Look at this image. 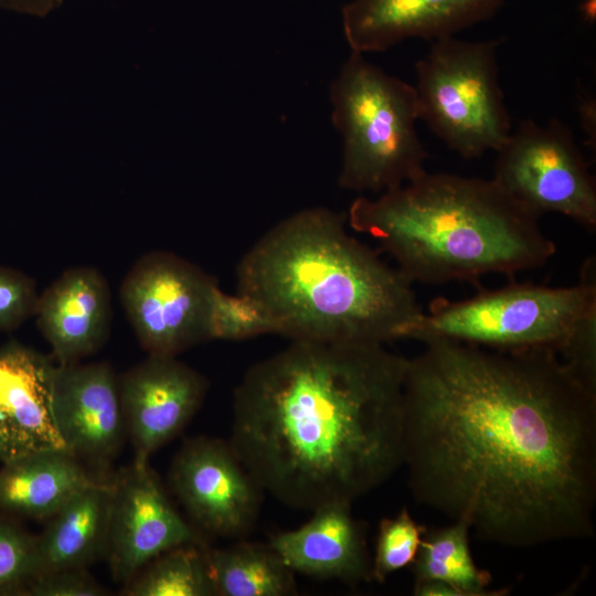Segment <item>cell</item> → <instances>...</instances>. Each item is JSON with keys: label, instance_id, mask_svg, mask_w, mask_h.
Returning a JSON list of instances; mask_svg holds the SVG:
<instances>
[{"label": "cell", "instance_id": "13", "mask_svg": "<svg viewBox=\"0 0 596 596\" xmlns=\"http://www.w3.org/2000/svg\"><path fill=\"white\" fill-rule=\"evenodd\" d=\"M53 412L66 449L103 465L127 434L118 377L108 362L56 364Z\"/></svg>", "mask_w": 596, "mask_h": 596}, {"label": "cell", "instance_id": "4", "mask_svg": "<svg viewBox=\"0 0 596 596\" xmlns=\"http://www.w3.org/2000/svg\"><path fill=\"white\" fill-rule=\"evenodd\" d=\"M345 215L412 284L514 276L545 265L556 251L540 216L492 179L425 171L376 198H356Z\"/></svg>", "mask_w": 596, "mask_h": 596}, {"label": "cell", "instance_id": "1", "mask_svg": "<svg viewBox=\"0 0 596 596\" xmlns=\"http://www.w3.org/2000/svg\"><path fill=\"white\" fill-rule=\"evenodd\" d=\"M423 343L404 379L413 497L508 546L590 538L596 392L551 350Z\"/></svg>", "mask_w": 596, "mask_h": 596}, {"label": "cell", "instance_id": "23", "mask_svg": "<svg viewBox=\"0 0 596 596\" xmlns=\"http://www.w3.org/2000/svg\"><path fill=\"white\" fill-rule=\"evenodd\" d=\"M263 334H277V326L266 308L246 294H226L216 285L207 313L209 341H241Z\"/></svg>", "mask_w": 596, "mask_h": 596}, {"label": "cell", "instance_id": "17", "mask_svg": "<svg viewBox=\"0 0 596 596\" xmlns=\"http://www.w3.org/2000/svg\"><path fill=\"white\" fill-rule=\"evenodd\" d=\"M312 512L300 528L273 535L269 546L295 573L351 585L372 581L365 530L351 503H330Z\"/></svg>", "mask_w": 596, "mask_h": 596}, {"label": "cell", "instance_id": "27", "mask_svg": "<svg viewBox=\"0 0 596 596\" xmlns=\"http://www.w3.org/2000/svg\"><path fill=\"white\" fill-rule=\"evenodd\" d=\"M558 355L584 385L596 392V311L578 322Z\"/></svg>", "mask_w": 596, "mask_h": 596}, {"label": "cell", "instance_id": "9", "mask_svg": "<svg viewBox=\"0 0 596 596\" xmlns=\"http://www.w3.org/2000/svg\"><path fill=\"white\" fill-rule=\"evenodd\" d=\"M217 281L170 252L142 255L124 277L119 295L141 348L177 356L207 339V313Z\"/></svg>", "mask_w": 596, "mask_h": 596}, {"label": "cell", "instance_id": "5", "mask_svg": "<svg viewBox=\"0 0 596 596\" xmlns=\"http://www.w3.org/2000/svg\"><path fill=\"white\" fill-rule=\"evenodd\" d=\"M329 96L331 120L342 137L341 188L381 194L427 171L414 85L351 51Z\"/></svg>", "mask_w": 596, "mask_h": 596}, {"label": "cell", "instance_id": "11", "mask_svg": "<svg viewBox=\"0 0 596 596\" xmlns=\"http://www.w3.org/2000/svg\"><path fill=\"white\" fill-rule=\"evenodd\" d=\"M107 558L115 582L126 584L148 562L204 536L171 503L149 464L134 462L111 480Z\"/></svg>", "mask_w": 596, "mask_h": 596}, {"label": "cell", "instance_id": "20", "mask_svg": "<svg viewBox=\"0 0 596 596\" xmlns=\"http://www.w3.org/2000/svg\"><path fill=\"white\" fill-rule=\"evenodd\" d=\"M207 561L219 596H289L297 594L292 572L269 546L247 541L207 549Z\"/></svg>", "mask_w": 596, "mask_h": 596}, {"label": "cell", "instance_id": "15", "mask_svg": "<svg viewBox=\"0 0 596 596\" xmlns=\"http://www.w3.org/2000/svg\"><path fill=\"white\" fill-rule=\"evenodd\" d=\"M55 368L50 358L21 343L0 348V465L39 451L67 450L53 412Z\"/></svg>", "mask_w": 596, "mask_h": 596}, {"label": "cell", "instance_id": "12", "mask_svg": "<svg viewBox=\"0 0 596 596\" xmlns=\"http://www.w3.org/2000/svg\"><path fill=\"white\" fill-rule=\"evenodd\" d=\"M118 385L137 464L180 434L209 390L207 380L177 356L149 354L118 377Z\"/></svg>", "mask_w": 596, "mask_h": 596}, {"label": "cell", "instance_id": "28", "mask_svg": "<svg viewBox=\"0 0 596 596\" xmlns=\"http://www.w3.org/2000/svg\"><path fill=\"white\" fill-rule=\"evenodd\" d=\"M107 589L86 568H71L36 575L28 586L31 596H104Z\"/></svg>", "mask_w": 596, "mask_h": 596}, {"label": "cell", "instance_id": "10", "mask_svg": "<svg viewBox=\"0 0 596 596\" xmlns=\"http://www.w3.org/2000/svg\"><path fill=\"white\" fill-rule=\"evenodd\" d=\"M169 483L201 534L225 539L241 540L253 531L265 493L230 441L205 436L182 445Z\"/></svg>", "mask_w": 596, "mask_h": 596}, {"label": "cell", "instance_id": "16", "mask_svg": "<svg viewBox=\"0 0 596 596\" xmlns=\"http://www.w3.org/2000/svg\"><path fill=\"white\" fill-rule=\"evenodd\" d=\"M34 316L57 364L81 362L109 338L108 283L96 268H70L40 294Z\"/></svg>", "mask_w": 596, "mask_h": 596}, {"label": "cell", "instance_id": "21", "mask_svg": "<svg viewBox=\"0 0 596 596\" xmlns=\"http://www.w3.org/2000/svg\"><path fill=\"white\" fill-rule=\"evenodd\" d=\"M469 531L470 526L462 520L426 529L411 565L414 584L440 581L455 586L464 596L504 595L507 588H489L491 574L476 565L469 546Z\"/></svg>", "mask_w": 596, "mask_h": 596}, {"label": "cell", "instance_id": "24", "mask_svg": "<svg viewBox=\"0 0 596 596\" xmlns=\"http://www.w3.org/2000/svg\"><path fill=\"white\" fill-rule=\"evenodd\" d=\"M425 530L406 507L394 518L382 519L371 561V579L383 583L394 572L411 566Z\"/></svg>", "mask_w": 596, "mask_h": 596}, {"label": "cell", "instance_id": "19", "mask_svg": "<svg viewBox=\"0 0 596 596\" xmlns=\"http://www.w3.org/2000/svg\"><path fill=\"white\" fill-rule=\"evenodd\" d=\"M95 480L67 450L17 458L0 465V512L9 518L49 520Z\"/></svg>", "mask_w": 596, "mask_h": 596}, {"label": "cell", "instance_id": "6", "mask_svg": "<svg viewBox=\"0 0 596 596\" xmlns=\"http://www.w3.org/2000/svg\"><path fill=\"white\" fill-rule=\"evenodd\" d=\"M596 311V260L588 257L576 284H525L485 290L473 297L433 302L407 328L404 339H445L503 352L551 350L557 354L572 331Z\"/></svg>", "mask_w": 596, "mask_h": 596}, {"label": "cell", "instance_id": "3", "mask_svg": "<svg viewBox=\"0 0 596 596\" xmlns=\"http://www.w3.org/2000/svg\"><path fill=\"white\" fill-rule=\"evenodd\" d=\"M236 281L290 341L386 344L423 312L413 284L327 207L269 228L240 260Z\"/></svg>", "mask_w": 596, "mask_h": 596}, {"label": "cell", "instance_id": "25", "mask_svg": "<svg viewBox=\"0 0 596 596\" xmlns=\"http://www.w3.org/2000/svg\"><path fill=\"white\" fill-rule=\"evenodd\" d=\"M38 573L36 536L12 518L0 517V596L26 595Z\"/></svg>", "mask_w": 596, "mask_h": 596}, {"label": "cell", "instance_id": "14", "mask_svg": "<svg viewBox=\"0 0 596 596\" xmlns=\"http://www.w3.org/2000/svg\"><path fill=\"white\" fill-rule=\"evenodd\" d=\"M505 0H352L342 28L352 52H382L409 39L436 40L492 17Z\"/></svg>", "mask_w": 596, "mask_h": 596}, {"label": "cell", "instance_id": "22", "mask_svg": "<svg viewBox=\"0 0 596 596\" xmlns=\"http://www.w3.org/2000/svg\"><path fill=\"white\" fill-rule=\"evenodd\" d=\"M207 546L188 543L159 554L124 584L127 596H212Z\"/></svg>", "mask_w": 596, "mask_h": 596}, {"label": "cell", "instance_id": "2", "mask_svg": "<svg viewBox=\"0 0 596 596\" xmlns=\"http://www.w3.org/2000/svg\"><path fill=\"white\" fill-rule=\"evenodd\" d=\"M406 366L381 343L290 341L236 385L228 441L287 507L352 504L403 466Z\"/></svg>", "mask_w": 596, "mask_h": 596}, {"label": "cell", "instance_id": "26", "mask_svg": "<svg viewBox=\"0 0 596 596\" xmlns=\"http://www.w3.org/2000/svg\"><path fill=\"white\" fill-rule=\"evenodd\" d=\"M40 295L24 273L0 266V331L20 327L36 311Z\"/></svg>", "mask_w": 596, "mask_h": 596}, {"label": "cell", "instance_id": "18", "mask_svg": "<svg viewBox=\"0 0 596 596\" xmlns=\"http://www.w3.org/2000/svg\"><path fill=\"white\" fill-rule=\"evenodd\" d=\"M113 485L95 480L71 498L36 536L39 574L87 568L106 556Z\"/></svg>", "mask_w": 596, "mask_h": 596}, {"label": "cell", "instance_id": "7", "mask_svg": "<svg viewBox=\"0 0 596 596\" xmlns=\"http://www.w3.org/2000/svg\"><path fill=\"white\" fill-rule=\"evenodd\" d=\"M503 41L439 38L415 65L419 119L465 159L498 151L512 132L499 82Z\"/></svg>", "mask_w": 596, "mask_h": 596}, {"label": "cell", "instance_id": "8", "mask_svg": "<svg viewBox=\"0 0 596 596\" xmlns=\"http://www.w3.org/2000/svg\"><path fill=\"white\" fill-rule=\"evenodd\" d=\"M492 180L538 216L557 213L596 227V182L572 131L560 119L521 120L496 151Z\"/></svg>", "mask_w": 596, "mask_h": 596}, {"label": "cell", "instance_id": "29", "mask_svg": "<svg viewBox=\"0 0 596 596\" xmlns=\"http://www.w3.org/2000/svg\"><path fill=\"white\" fill-rule=\"evenodd\" d=\"M595 100L589 95H582L578 102V113L589 145L595 146Z\"/></svg>", "mask_w": 596, "mask_h": 596}]
</instances>
